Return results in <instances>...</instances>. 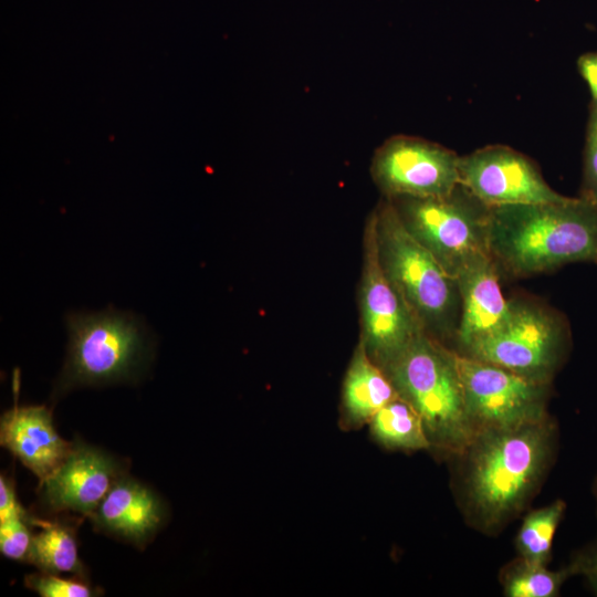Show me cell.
Instances as JSON below:
<instances>
[{"instance_id":"8","label":"cell","mask_w":597,"mask_h":597,"mask_svg":"<svg viewBox=\"0 0 597 597\" xmlns=\"http://www.w3.org/2000/svg\"><path fill=\"white\" fill-rule=\"evenodd\" d=\"M457 365L474 433L517 428L549 417L552 384L528 379L458 352Z\"/></svg>"},{"instance_id":"2","label":"cell","mask_w":597,"mask_h":597,"mask_svg":"<svg viewBox=\"0 0 597 597\" xmlns=\"http://www.w3.org/2000/svg\"><path fill=\"white\" fill-rule=\"evenodd\" d=\"M489 253L500 274L528 277L597 263V205L580 197L490 207Z\"/></svg>"},{"instance_id":"22","label":"cell","mask_w":597,"mask_h":597,"mask_svg":"<svg viewBox=\"0 0 597 597\" xmlns=\"http://www.w3.org/2000/svg\"><path fill=\"white\" fill-rule=\"evenodd\" d=\"M25 585L42 597H91L94 595V590L83 582L65 579L48 573L27 576Z\"/></svg>"},{"instance_id":"14","label":"cell","mask_w":597,"mask_h":597,"mask_svg":"<svg viewBox=\"0 0 597 597\" xmlns=\"http://www.w3.org/2000/svg\"><path fill=\"white\" fill-rule=\"evenodd\" d=\"M0 442L42 483L70 454L73 443L56 432L45 406H14L0 421Z\"/></svg>"},{"instance_id":"7","label":"cell","mask_w":597,"mask_h":597,"mask_svg":"<svg viewBox=\"0 0 597 597\" xmlns=\"http://www.w3.org/2000/svg\"><path fill=\"white\" fill-rule=\"evenodd\" d=\"M567 347L568 332L562 316L538 303L511 300L506 320L459 354L552 384Z\"/></svg>"},{"instance_id":"12","label":"cell","mask_w":597,"mask_h":597,"mask_svg":"<svg viewBox=\"0 0 597 597\" xmlns=\"http://www.w3.org/2000/svg\"><path fill=\"white\" fill-rule=\"evenodd\" d=\"M118 479L114 459L98 449L76 443L63 463L40 484L51 509L91 515Z\"/></svg>"},{"instance_id":"20","label":"cell","mask_w":597,"mask_h":597,"mask_svg":"<svg viewBox=\"0 0 597 597\" xmlns=\"http://www.w3.org/2000/svg\"><path fill=\"white\" fill-rule=\"evenodd\" d=\"M565 511L566 503L561 499L528 511L515 537L517 556L531 563L548 565L554 537Z\"/></svg>"},{"instance_id":"15","label":"cell","mask_w":597,"mask_h":597,"mask_svg":"<svg viewBox=\"0 0 597 597\" xmlns=\"http://www.w3.org/2000/svg\"><path fill=\"white\" fill-rule=\"evenodd\" d=\"M164 517V509L157 495L129 478H119L98 507L91 514L101 530L144 545Z\"/></svg>"},{"instance_id":"24","label":"cell","mask_w":597,"mask_h":597,"mask_svg":"<svg viewBox=\"0 0 597 597\" xmlns=\"http://www.w3.org/2000/svg\"><path fill=\"white\" fill-rule=\"evenodd\" d=\"M566 565L572 576H582L590 591L597 596V536L577 549Z\"/></svg>"},{"instance_id":"4","label":"cell","mask_w":597,"mask_h":597,"mask_svg":"<svg viewBox=\"0 0 597 597\" xmlns=\"http://www.w3.org/2000/svg\"><path fill=\"white\" fill-rule=\"evenodd\" d=\"M381 266L426 333L454 342L460 317L455 280L407 230L392 201L385 197L373 212Z\"/></svg>"},{"instance_id":"13","label":"cell","mask_w":597,"mask_h":597,"mask_svg":"<svg viewBox=\"0 0 597 597\" xmlns=\"http://www.w3.org/2000/svg\"><path fill=\"white\" fill-rule=\"evenodd\" d=\"M460 317L453 348L463 353L494 332L509 316L511 301L500 286V271L490 253L475 256L455 275Z\"/></svg>"},{"instance_id":"21","label":"cell","mask_w":597,"mask_h":597,"mask_svg":"<svg viewBox=\"0 0 597 597\" xmlns=\"http://www.w3.org/2000/svg\"><path fill=\"white\" fill-rule=\"evenodd\" d=\"M29 522L27 514L0 521V551L6 557L28 559L32 543Z\"/></svg>"},{"instance_id":"5","label":"cell","mask_w":597,"mask_h":597,"mask_svg":"<svg viewBox=\"0 0 597 597\" xmlns=\"http://www.w3.org/2000/svg\"><path fill=\"white\" fill-rule=\"evenodd\" d=\"M66 327L67 356L56 391L128 380L145 363L144 326L127 312L72 313L66 316Z\"/></svg>"},{"instance_id":"3","label":"cell","mask_w":597,"mask_h":597,"mask_svg":"<svg viewBox=\"0 0 597 597\" xmlns=\"http://www.w3.org/2000/svg\"><path fill=\"white\" fill-rule=\"evenodd\" d=\"M383 370L421 417L430 450L450 458L465 448L474 430L453 348L421 332Z\"/></svg>"},{"instance_id":"17","label":"cell","mask_w":597,"mask_h":597,"mask_svg":"<svg viewBox=\"0 0 597 597\" xmlns=\"http://www.w3.org/2000/svg\"><path fill=\"white\" fill-rule=\"evenodd\" d=\"M375 442L386 450H430L421 417L399 396L385 405L368 423Z\"/></svg>"},{"instance_id":"9","label":"cell","mask_w":597,"mask_h":597,"mask_svg":"<svg viewBox=\"0 0 597 597\" xmlns=\"http://www.w3.org/2000/svg\"><path fill=\"white\" fill-rule=\"evenodd\" d=\"M359 339L371 360L384 369L425 329L387 277L379 259L374 213L364 232Z\"/></svg>"},{"instance_id":"23","label":"cell","mask_w":597,"mask_h":597,"mask_svg":"<svg viewBox=\"0 0 597 597\" xmlns=\"http://www.w3.org/2000/svg\"><path fill=\"white\" fill-rule=\"evenodd\" d=\"M580 198L597 205V103L593 101L587 126Z\"/></svg>"},{"instance_id":"10","label":"cell","mask_w":597,"mask_h":597,"mask_svg":"<svg viewBox=\"0 0 597 597\" xmlns=\"http://www.w3.org/2000/svg\"><path fill=\"white\" fill-rule=\"evenodd\" d=\"M459 159L439 144L394 136L375 151L370 172L386 198H440L460 184Z\"/></svg>"},{"instance_id":"1","label":"cell","mask_w":597,"mask_h":597,"mask_svg":"<svg viewBox=\"0 0 597 597\" xmlns=\"http://www.w3.org/2000/svg\"><path fill=\"white\" fill-rule=\"evenodd\" d=\"M558 426L548 418L517 428L482 430L450 457L452 489L465 523L494 536L540 491L557 453Z\"/></svg>"},{"instance_id":"19","label":"cell","mask_w":597,"mask_h":597,"mask_svg":"<svg viewBox=\"0 0 597 597\" xmlns=\"http://www.w3.org/2000/svg\"><path fill=\"white\" fill-rule=\"evenodd\" d=\"M548 565L531 563L520 556L505 564L499 574L505 597H556L572 577L567 565L552 570Z\"/></svg>"},{"instance_id":"6","label":"cell","mask_w":597,"mask_h":597,"mask_svg":"<svg viewBox=\"0 0 597 597\" xmlns=\"http://www.w3.org/2000/svg\"><path fill=\"white\" fill-rule=\"evenodd\" d=\"M407 230L453 279L472 259L489 253L490 207L461 184L440 198H388Z\"/></svg>"},{"instance_id":"18","label":"cell","mask_w":597,"mask_h":597,"mask_svg":"<svg viewBox=\"0 0 597 597\" xmlns=\"http://www.w3.org/2000/svg\"><path fill=\"white\" fill-rule=\"evenodd\" d=\"M40 532L32 536L28 561L43 573H75L81 574L82 564L77 555V544L74 532L60 522L29 519Z\"/></svg>"},{"instance_id":"25","label":"cell","mask_w":597,"mask_h":597,"mask_svg":"<svg viewBox=\"0 0 597 597\" xmlns=\"http://www.w3.org/2000/svg\"><path fill=\"white\" fill-rule=\"evenodd\" d=\"M25 515L17 500L13 484L4 475L0 478V521Z\"/></svg>"},{"instance_id":"26","label":"cell","mask_w":597,"mask_h":597,"mask_svg":"<svg viewBox=\"0 0 597 597\" xmlns=\"http://www.w3.org/2000/svg\"><path fill=\"white\" fill-rule=\"evenodd\" d=\"M577 65L582 77L591 92L593 101L597 103V52L582 55Z\"/></svg>"},{"instance_id":"27","label":"cell","mask_w":597,"mask_h":597,"mask_svg":"<svg viewBox=\"0 0 597 597\" xmlns=\"http://www.w3.org/2000/svg\"><path fill=\"white\" fill-rule=\"evenodd\" d=\"M591 492L596 502V513H597V475L595 476L593 484H591Z\"/></svg>"},{"instance_id":"11","label":"cell","mask_w":597,"mask_h":597,"mask_svg":"<svg viewBox=\"0 0 597 597\" xmlns=\"http://www.w3.org/2000/svg\"><path fill=\"white\" fill-rule=\"evenodd\" d=\"M459 179L489 207L562 201L537 167L506 146H486L460 156Z\"/></svg>"},{"instance_id":"16","label":"cell","mask_w":597,"mask_h":597,"mask_svg":"<svg viewBox=\"0 0 597 597\" xmlns=\"http://www.w3.org/2000/svg\"><path fill=\"white\" fill-rule=\"evenodd\" d=\"M397 397L391 381L371 360L359 339L343 381L338 421L341 429L350 431L363 428Z\"/></svg>"}]
</instances>
